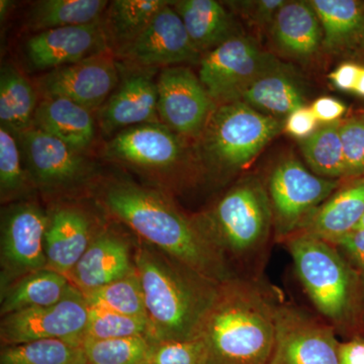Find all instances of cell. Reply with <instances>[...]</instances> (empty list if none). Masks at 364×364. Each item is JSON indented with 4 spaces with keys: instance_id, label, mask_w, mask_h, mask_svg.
Listing matches in <instances>:
<instances>
[{
    "instance_id": "obj_45",
    "label": "cell",
    "mask_w": 364,
    "mask_h": 364,
    "mask_svg": "<svg viewBox=\"0 0 364 364\" xmlns=\"http://www.w3.org/2000/svg\"><path fill=\"white\" fill-rule=\"evenodd\" d=\"M353 92L358 97H364V67L363 66L359 72L358 83H356Z\"/></svg>"
},
{
    "instance_id": "obj_44",
    "label": "cell",
    "mask_w": 364,
    "mask_h": 364,
    "mask_svg": "<svg viewBox=\"0 0 364 364\" xmlns=\"http://www.w3.org/2000/svg\"><path fill=\"white\" fill-rule=\"evenodd\" d=\"M340 364H364V342L352 340L339 345Z\"/></svg>"
},
{
    "instance_id": "obj_26",
    "label": "cell",
    "mask_w": 364,
    "mask_h": 364,
    "mask_svg": "<svg viewBox=\"0 0 364 364\" xmlns=\"http://www.w3.org/2000/svg\"><path fill=\"white\" fill-rule=\"evenodd\" d=\"M181 16L189 39L200 54L205 55L235 37L231 14L215 0L171 1Z\"/></svg>"
},
{
    "instance_id": "obj_6",
    "label": "cell",
    "mask_w": 364,
    "mask_h": 364,
    "mask_svg": "<svg viewBox=\"0 0 364 364\" xmlns=\"http://www.w3.org/2000/svg\"><path fill=\"white\" fill-rule=\"evenodd\" d=\"M294 268L306 293L323 316L335 324L351 313L355 279L351 268L331 243L296 233L287 239Z\"/></svg>"
},
{
    "instance_id": "obj_17",
    "label": "cell",
    "mask_w": 364,
    "mask_h": 364,
    "mask_svg": "<svg viewBox=\"0 0 364 364\" xmlns=\"http://www.w3.org/2000/svg\"><path fill=\"white\" fill-rule=\"evenodd\" d=\"M181 136L161 123L139 124L119 132L105 145L109 159L148 171L173 168L184 157Z\"/></svg>"
},
{
    "instance_id": "obj_39",
    "label": "cell",
    "mask_w": 364,
    "mask_h": 364,
    "mask_svg": "<svg viewBox=\"0 0 364 364\" xmlns=\"http://www.w3.org/2000/svg\"><path fill=\"white\" fill-rule=\"evenodd\" d=\"M284 0H259V1H240L233 4L238 7L253 25L257 28H267L273 25L277 13L284 6Z\"/></svg>"
},
{
    "instance_id": "obj_36",
    "label": "cell",
    "mask_w": 364,
    "mask_h": 364,
    "mask_svg": "<svg viewBox=\"0 0 364 364\" xmlns=\"http://www.w3.org/2000/svg\"><path fill=\"white\" fill-rule=\"evenodd\" d=\"M28 176L21 167L20 149L14 135L0 128V193L2 200L21 196Z\"/></svg>"
},
{
    "instance_id": "obj_43",
    "label": "cell",
    "mask_w": 364,
    "mask_h": 364,
    "mask_svg": "<svg viewBox=\"0 0 364 364\" xmlns=\"http://www.w3.org/2000/svg\"><path fill=\"white\" fill-rule=\"evenodd\" d=\"M360 68L361 66L358 64L345 62L330 74V80L338 90L353 92L358 83Z\"/></svg>"
},
{
    "instance_id": "obj_29",
    "label": "cell",
    "mask_w": 364,
    "mask_h": 364,
    "mask_svg": "<svg viewBox=\"0 0 364 364\" xmlns=\"http://www.w3.org/2000/svg\"><path fill=\"white\" fill-rule=\"evenodd\" d=\"M107 0H42L28 13V28L35 32L65 26L90 25L104 18Z\"/></svg>"
},
{
    "instance_id": "obj_28",
    "label": "cell",
    "mask_w": 364,
    "mask_h": 364,
    "mask_svg": "<svg viewBox=\"0 0 364 364\" xmlns=\"http://www.w3.org/2000/svg\"><path fill=\"white\" fill-rule=\"evenodd\" d=\"M37 95L21 72L13 65L1 69L0 75V121L2 128L20 136L32 128L38 107Z\"/></svg>"
},
{
    "instance_id": "obj_40",
    "label": "cell",
    "mask_w": 364,
    "mask_h": 364,
    "mask_svg": "<svg viewBox=\"0 0 364 364\" xmlns=\"http://www.w3.org/2000/svg\"><path fill=\"white\" fill-rule=\"evenodd\" d=\"M317 124L318 119L312 109L304 107L287 117L284 129L294 138L306 139L315 133Z\"/></svg>"
},
{
    "instance_id": "obj_13",
    "label": "cell",
    "mask_w": 364,
    "mask_h": 364,
    "mask_svg": "<svg viewBox=\"0 0 364 364\" xmlns=\"http://www.w3.org/2000/svg\"><path fill=\"white\" fill-rule=\"evenodd\" d=\"M119 79L112 50L46 73L38 82L44 98H65L88 111L100 109Z\"/></svg>"
},
{
    "instance_id": "obj_4",
    "label": "cell",
    "mask_w": 364,
    "mask_h": 364,
    "mask_svg": "<svg viewBox=\"0 0 364 364\" xmlns=\"http://www.w3.org/2000/svg\"><path fill=\"white\" fill-rule=\"evenodd\" d=\"M272 222L267 189L255 177H248L230 189L196 225L223 256L227 252L240 258L262 248Z\"/></svg>"
},
{
    "instance_id": "obj_35",
    "label": "cell",
    "mask_w": 364,
    "mask_h": 364,
    "mask_svg": "<svg viewBox=\"0 0 364 364\" xmlns=\"http://www.w3.org/2000/svg\"><path fill=\"white\" fill-rule=\"evenodd\" d=\"M149 334L150 326L148 321L90 306V315L83 341L131 337L149 338Z\"/></svg>"
},
{
    "instance_id": "obj_3",
    "label": "cell",
    "mask_w": 364,
    "mask_h": 364,
    "mask_svg": "<svg viewBox=\"0 0 364 364\" xmlns=\"http://www.w3.org/2000/svg\"><path fill=\"white\" fill-rule=\"evenodd\" d=\"M275 311L257 287L228 279L220 284L198 338L207 345L213 364H268Z\"/></svg>"
},
{
    "instance_id": "obj_42",
    "label": "cell",
    "mask_w": 364,
    "mask_h": 364,
    "mask_svg": "<svg viewBox=\"0 0 364 364\" xmlns=\"http://www.w3.org/2000/svg\"><path fill=\"white\" fill-rule=\"evenodd\" d=\"M311 109L318 121L327 124L336 123L346 112V107L343 102L329 97L318 98L314 102Z\"/></svg>"
},
{
    "instance_id": "obj_37",
    "label": "cell",
    "mask_w": 364,
    "mask_h": 364,
    "mask_svg": "<svg viewBox=\"0 0 364 364\" xmlns=\"http://www.w3.org/2000/svg\"><path fill=\"white\" fill-rule=\"evenodd\" d=\"M145 364H213L200 338L152 342Z\"/></svg>"
},
{
    "instance_id": "obj_32",
    "label": "cell",
    "mask_w": 364,
    "mask_h": 364,
    "mask_svg": "<svg viewBox=\"0 0 364 364\" xmlns=\"http://www.w3.org/2000/svg\"><path fill=\"white\" fill-rule=\"evenodd\" d=\"M83 294L90 308L104 309L149 322L142 284L135 267L126 277Z\"/></svg>"
},
{
    "instance_id": "obj_23",
    "label": "cell",
    "mask_w": 364,
    "mask_h": 364,
    "mask_svg": "<svg viewBox=\"0 0 364 364\" xmlns=\"http://www.w3.org/2000/svg\"><path fill=\"white\" fill-rule=\"evenodd\" d=\"M322 26L323 47L328 52L364 50V1L359 0H311Z\"/></svg>"
},
{
    "instance_id": "obj_10",
    "label": "cell",
    "mask_w": 364,
    "mask_h": 364,
    "mask_svg": "<svg viewBox=\"0 0 364 364\" xmlns=\"http://www.w3.org/2000/svg\"><path fill=\"white\" fill-rule=\"evenodd\" d=\"M48 215L33 203L6 210L1 222L2 291L16 280L47 268L45 234Z\"/></svg>"
},
{
    "instance_id": "obj_22",
    "label": "cell",
    "mask_w": 364,
    "mask_h": 364,
    "mask_svg": "<svg viewBox=\"0 0 364 364\" xmlns=\"http://www.w3.org/2000/svg\"><path fill=\"white\" fill-rule=\"evenodd\" d=\"M33 127L78 152L90 147L95 136L91 112L65 98H43L36 109Z\"/></svg>"
},
{
    "instance_id": "obj_31",
    "label": "cell",
    "mask_w": 364,
    "mask_h": 364,
    "mask_svg": "<svg viewBox=\"0 0 364 364\" xmlns=\"http://www.w3.org/2000/svg\"><path fill=\"white\" fill-rule=\"evenodd\" d=\"M0 364H88L82 344L47 339L4 346Z\"/></svg>"
},
{
    "instance_id": "obj_24",
    "label": "cell",
    "mask_w": 364,
    "mask_h": 364,
    "mask_svg": "<svg viewBox=\"0 0 364 364\" xmlns=\"http://www.w3.org/2000/svg\"><path fill=\"white\" fill-rule=\"evenodd\" d=\"M272 28L280 51L294 58L313 56L323 45L322 26L309 1H287Z\"/></svg>"
},
{
    "instance_id": "obj_18",
    "label": "cell",
    "mask_w": 364,
    "mask_h": 364,
    "mask_svg": "<svg viewBox=\"0 0 364 364\" xmlns=\"http://www.w3.org/2000/svg\"><path fill=\"white\" fill-rule=\"evenodd\" d=\"M158 90L149 74L135 72L122 81L98 111V123L105 134L132 127L158 123Z\"/></svg>"
},
{
    "instance_id": "obj_19",
    "label": "cell",
    "mask_w": 364,
    "mask_h": 364,
    "mask_svg": "<svg viewBox=\"0 0 364 364\" xmlns=\"http://www.w3.org/2000/svg\"><path fill=\"white\" fill-rule=\"evenodd\" d=\"M90 222L73 207H59L48 215L45 234L47 268L69 277L90 245Z\"/></svg>"
},
{
    "instance_id": "obj_16",
    "label": "cell",
    "mask_w": 364,
    "mask_h": 364,
    "mask_svg": "<svg viewBox=\"0 0 364 364\" xmlns=\"http://www.w3.org/2000/svg\"><path fill=\"white\" fill-rule=\"evenodd\" d=\"M109 50L104 18L90 25L37 33L26 44L28 61L38 70L71 65Z\"/></svg>"
},
{
    "instance_id": "obj_25",
    "label": "cell",
    "mask_w": 364,
    "mask_h": 364,
    "mask_svg": "<svg viewBox=\"0 0 364 364\" xmlns=\"http://www.w3.org/2000/svg\"><path fill=\"white\" fill-rule=\"evenodd\" d=\"M240 100L256 111L279 119L305 107L306 97L293 70L284 64L256 79Z\"/></svg>"
},
{
    "instance_id": "obj_2",
    "label": "cell",
    "mask_w": 364,
    "mask_h": 364,
    "mask_svg": "<svg viewBox=\"0 0 364 364\" xmlns=\"http://www.w3.org/2000/svg\"><path fill=\"white\" fill-rule=\"evenodd\" d=\"M134 263L142 284L151 342L198 338L221 284L147 248L136 250Z\"/></svg>"
},
{
    "instance_id": "obj_1",
    "label": "cell",
    "mask_w": 364,
    "mask_h": 364,
    "mask_svg": "<svg viewBox=\"0 0 364 364\" xmlns=\"http://www.w3.org/2000/svg\"><path fill=\"white\" fill-rule=\"evenodd\" d=\"M102 202L136 234L196 274L215 284L232 279L224 256L196 223L156 191L117 181L105 188Z\"/></svg>"
},
{
    "instance_id": "obj_38",
    "label": "cell",
    "mask_w": 364,
    "mask_h": 364,
    "mask_svg": "<svg viewBox=\"0 0 364 364\" xmlns=\"http://www.w3.org/2000/svg\"><path fill=\"white\" fill-rule=\"evenodd\" d=\"M345 177L364 176V121L351 119L340 124Z\"/></svg>"
},
{
    "instance_id": "obj_5",
    "label": "cell",
    "mask_w": 364,
    "mask_h": 364,
    "mask_svg": "<svg viewBox=\"0 0 364 364\" xmlns=\"http://www.w3.org/2000/svg\"><path fill=\"white\" fill-rule=\"evenodd\" d=\"M284 124L241 100L218 105L200 138V154L210 166L234 171L259 154Z\"/></svg>"
},
{
    "instance_id": "obj_34",
    "label": "cell",
    "mask_w": 364,
    "mask_h": 364,
    "mask_svg": "<svg viewBox=\"0 0 364 364\" xmlns=\"http://www.w3.org/2000/svg\"><path fill=\"white\" fill-rule=\"evenodd\" d=\"M147 337L111 340H85L88 364H145L151 348Z\"/></svg>"
},
{
    "instance_id": "obj_11",
    "label": "cell",
    "mask_w": 364,
    "mask_h": 364,
    "mask_svg": "<svg viewBox=\"0 0 364 364\" xmlns=\"http://www.w3.org/2000/svg\"><path fill=\"white\" fill-rule=\"evenodd\" d=\"M268 364H340L339 343L330 326L293 306H277Z\"/></svg>"
},
{
    "instance_id": "obj_41",
    "label": "cell",
    "mask_w": 364,
    "mask_h": 364,
    "mask_svg": "<svg viewBox=\"0 0 364 364\" xmlns=\"http://www.w3.org/2000/svg\"><path fill=\"white\" fill-rule=\"evenodd\" d=\"M333 245L341 247L354 264L364 272V229L353 230Z\"/></svg>"
},
{
    "instance_id": "obj_12",
    "label": "cell",
    "mask_w": 364,
    "mask_h": 364,
    "mask_svg": "<svg viewBox=\"0 0 364 364\" xmlns=\"http://www.w3.org/2000/svg\"><path fill=\"white\" fill-rule=\"evenodd\" d=\"M158 116L177 135L198 138L218 105L200 78L183 66L163 69L157 80Z\"/></svg>"
},
{
    "instance_id": "obj_46",
    "label": "cell",
    "mask_w": 364,
    "mask_h": 364,
    "mask_svg": "<svg viewBox=\"0 0 364 364\" xmlns=\"http://www.w3.org/2000/svg\"><path fill=\"white\" fill-rule=\"evenodd\" d=\"M359 229H364V215L363 217L361 218L360 222H359V224L358 225V227H356L355 230Z\"/></svg>"
},
{
    "instance_id": "obj_33",
    "label": "cell",
    "mask_w": 364,
    "mask_h": 364,
    "mask_svg": "<svg viewBox=\"0 0 364 364\" xmlns=\"http://www.w3.org/2000/svg\"><path fill=\"white\" fill-rule=\"evenodd\" d=\"M340 124H328L301 144V152L316 176L327 179L345 177L343 147Z\"/></svg>"
},
{
    "instance_id": "obj_21",
    "label": "cell",
    "mask_w": 364,
    "mask_h": 364,
    "mask_svg": "<svg viewBox=\"0 0 364 364\" xmlns=\"http://www.w3.org/2000/svg\"><path fill=\"white\" fill-rule=\"evenodd\" d=\"M363 215L364 178L330 196L296 233L310 235L334 244L355 230Z\"/></svg>"
},
{
    "instance_id": "obj_7",
    "label": "cell",
    "mask_w": 364,
    "mask_h": 364,
    "mask_svg": "<svg viewBox=\"0 0 364 364\" xmlns=\"http://www.w3.org/2000/svg\"><path fill=\"white\" fill-rule=\"evenodd\" d=\"M284 64L250 38L235 36L203 55L198 78L217 105L240 100L256 79Z\"/></svg>"
},
{
    "instance_id": "obj_9",
    "label": "cell",
    "mask_w": 364,
    "mask_h": 364,
    "mask_svg": "<svg viewBox=\"0 0 364 364\" xmlns=\"http://www.w3.org/2000/svg\"><path fill=\"white\" fill-rule=\"evenodd\" d=\"M90 306L85 294L72 287L55 305L26 309L2 318L0 338L4 346L59 339L83 343Z\"/></svg>"
},
{
    "instance_id": "obj_30",
    "label": "cell",
    "mask_w": 364,
    "mask_h": 364,
    "mask_svg": "<svg viewBox=\"0 0 364 364\" xmlns=\"http://www.w3.org/2000/svg\"><path fill=\"white\" fill-rule=\"evenodd\" d=\"M165 0H114L104 16L111 47L116 52L135 40L149 26L163 7Z\"/></svg>"
},
{
    "instance_id": "obj_15",
    "label": "cell",
    "mask_w": 364,
    "mask_h": 364,
    "mask_svg": "<svg viewBox=\"0 0 364 364\" xmlns=\"http://www.w3.org/2000/svg\"><path fill=\"white\" fill-rule=\"evenodd\" d=\"M28 177L44 191L71 188L90 174V163L81 152L32 127L18 136Z\"/></svg>"
},
{
    "instance_id": "obj_14",
    "label": "cell",
    "mask_w": 364,
    "mask_h": 364,
    "mask_svg": "<svg viewBox=\"0 0 364 364\" xmlns=\"http://www.w3.org/2000/svg\"><path fill=\"white\" fill-rule=\"evenodd\" d=\"M117 57L144 68L200 63L202 54L189 39L171 1L156 14L135 40L116 52Z\"/></svg>"
},
{
    "instance_id": "obj_8",
    "label": "cell",
    "mask_w": 364,
    "mask_h": 364,
    "mask_svg": "<svg viewBox=\"0 0 364 364\" xmlns=\"http://www.w3.org/2000/svg\"><path fill=\"white\" fill-rule=\"evenodd\" d=\"M337 186L338 181L311 173L299 160L286 159L277 164L267 188L277 236L287 239L299 231Z\"/></svg>"
},
{
    "instance_id": "obj_27",
    "label": "cell",
    "mask_w": 364,
    "mask_h": 364,
    "mask_svg": "<svg viewBox=\"0 0 364 364\" xmlns=\"http://www.w3.org/2000/svg\"><path fill=\"white\" fill-rule=\"evenodd\" d=\"M72 287L68 277L50 268L31 273L2 291L1 314L55 305Z\"/></svg>"
},
{
    "instance_id": "obj_20",
    "label": "cell",
    "mask_w": 364,
    "mask_h": 364,
    "mask_svg": "<svg viewBox=\"0 0 364 364\" xmlns=\"http://www.w3.org/2000/svg\"><path fill=\"white\" fill-rule=\"evenodd\" d=\"M134 267L128 244L116 235L102 233L92 239L69 279L86 293L126 277Z\"/></svg>"
}]
</instances>
